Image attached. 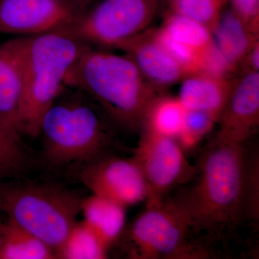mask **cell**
I'll return each mask as SVG.
<instances>
[{
	"label": "cell",
	"instance_id": "cell-4",
	"mask_svg": "<svg viewBox=\"0 0 259 259\" xmlns=\"http://www.w3.org/2000/svg\"><path fill=\"white\" fill-rule=\"evenodd\" d=\"M65 88L67 96L56 99L40 123L44 156L52 166L90 161L102 154L110 139L108 126L88 95Z\"/></svg>",
	"mask_w": 259,
	"mask_h": 259
},
{
	"label": "cell",
	"instance_id": "cell-10",
	"mask_svg": "<svg viewBox=\"0 0 259 259\" xmlns=\"http://www.w3.org/2000/svg\"><path fill=\"white\" fill-rule=\"evenodd\" d=\"M79 18L56 0H0V33H45L69 28Z\"/></svg>",
	"mask_w": 259,
	"mask_h": 259
},
{
	"label": "cell",
	"instance_id": "cell-12",
	"mask_svg": "<svg viewBox=\"0 0 259 259\" xmlns=\"http://www.w3.org/2000/svg\"><path fill=\"white\" fill-rule=\"evenodd\" d=\"M115 48L131 57L154 88L171 86L187 76L182 66L162 47L154 30L140 32Z\"/></svg>",
	"mask_w": 259,
	"mask_h": 259
},
{
	"label": "cell",
	"instance_id": "cell-3",
	"mask_svg": "<svg viewBox=\"0 0 259 259\" xmlns=\"http://www.w3.org/2000/svg\"><path fill=\"white\" fill-rule=\"evenodd\" d=\"M64 87L76 89L96 102L123 127H142L150 105L158 96L127 54L86 49L69 69Z\"/></svg>",
	"mask_w": 259,
	"mask_h": 259
},
{
	"label": "cell",
	"instance_id": "cell-25",
	"mask_svg": "<svg viewBox=\"0 0 259 259\" xmlns=\"http://www.w3.org/2000/svg\"><path fill=\"white\" fill-rule=\"evenodd\" d=\"M258 159L248 156L245 179V217L258 218Z\"/></svg>",
	"mask_w": 259,
	"mask_h": 259
},
{
	"label": "cell",
	"instance_id": "cell-24",
	"mask_svg": "<svg viewBox=\"0 0 259 259\" xmlns=\"http://www.w3.org/2000/svg\"><path fill=\"white\" fill-rule=\"evenodd\" d=\"M158 41L170 56L182 66L186 74L200 72L202 67V54L174 40L162 30H154Z\"/></svg>",
	"mask_w": 259,
	"mask_h": 259
},
{
	"label": "cell",
	"instance_id": "cell-5",
	"mask_svg": "<svg viewBox=\"0 0 259 259\" xmlns=\"http://www.w3.org/2000/svg\"><path fill=\"white\" fill-rule=\"evenodd\" d=\"M82 199L59 186L0 182V212L47 243L56 255L77 223Z\"/></svg>",
	"mask_w": 259,
	"mask_h": 259
},
{
	"label": "cell",
	"instance_id": "cell-16",
	"mask_svg": "<svg viewBox=\"0 0 259 259\" xmlns=\"http://www.w3.org/2000/svg\"><path fill=\"white\" fill-rule=\"evenodd\" d=\"M212 33L216 47L233 66L244 59L258 40L256 35L234 11L221 14Z\"/></svg>",
	"mask_w": 259,
	"mask_h": 259
},
{
	"label": "cell",
	"instance_id": "cell-11",
	"mask_svg": "<svg viewBox=\"0 0 259 259\" xmlns=\"http://www.w3.org/2000/svg\"><path fill=\"white\" fill-rule=\"evenodd\" d=\"M217 136L243 144L259 125V73L248 71L233 83L231 95L220 117Z\"/></svg>",
	"mask_w": 259,
	"mask_h": 259
},
{
	"label": "cell",
	"instance_id": "cell-26",
	"mask_svg": "<svg viewBox=\"0 0 259 259\" xmlns=\"http://www.w3.org/2000/svg\"><path fill=\"white\" fill-rule=\"evenodd\" d=\"M234 12L256 35L258 30L259 0H232Z\"/></svg>",
	"mask_w": 259,
	"mask_h": 259
},
{
	"label": "cell",
	"instance_id": "cell-8",
	"mask_svg": "<svg viewBox=\"0 0 259 259\" xmlns=\"http://www.w3.org/2000/svg\"><path fill=\"white\" fill-rule=\"evenodd\" d=\"M143 130L134 156L147 185L146 207H151L164 200L173 187L195 176L197 167L187 161L176 139Z\"/></svg>",
	"mask_w": 259,
	"mask_h": 259
},
{
	"label": "cell",
	"instance_id": "cell-21",
	"mask_svg": "<svg viewBox=\"0 0 259 259\" xmlns=\"http://www.w3.org/2000/svg\"><path fill=\"white\" fill-rule=\"evenodd\" d=\"M161 29L174 40L199 52L203 53L214 42L212 32L207 27L177 13H170Z\"/></svg>",
	"mask_w": 259,
	"mask_h": 259
},
{
	"label": "cell",
	"instance_id": "cell-1",
	"mask_svg": "<svg viewBox=\"0 0 259 259\" xmlns=\"http://www.w3.org/2000/svg\"><path fill=\"white\" fill-rule=\"evenodd\" d=\"M4 44L18 63L23 79L20 132L36 137L42 117L65 88L66 74L90 46L68 28L16 37Z\"/></svg>",
	"mask_w": 259,
	"mask_h": 259
},
{
	"label": "cell",
	"instance_id": "cell-23",
	"mask_svg": "<svg viewBox=\"0 0 259 259\" xmlns=\"http://www.w3.org/2000/svg\"><path fill=\"white\" fill-rule=\"evenodd\" d=\"M217 119L199 110H186L183 127L176 140L184 151L194 148L212 131Z\"/></svg>",
	"mask_w": 259,
	"mask_h": 259
},
{
	"label": "cell",
	"instance_id": "cell-20",
	"mask_svg": "<svg viewBox=\"0 0 259 259\" xmlns=\"http://www.w3.org/2000/svg\"><path fill=\"white\" fill-rule=\"evenodd\" d=\"M109 247L84 221L76 223L58 250V258L102 259Z\"/></svg>",
	"mask_w": 259,
	"mask_h": 259
},
{
	"label": "cell",
	"instance_id": "cell-18",
	"mask_svg": "<svg viewBox=\"0 0 259 259\" xmlns=\"http://www.w3.org/2000/svg\"><path fill=\"white\" fill-rule=\"evenodd\" d=\"M30 165L21 135L0 117V182L25 176Z\"/></svg>",
	"mask_w": 259,
	"mask_h": 259
},
{
	"label": "cell",
	"instance_id": "cell-28",
	"mask_svg": "<svg viewBox=\"0 0 259 259\" xmlns=\"http://www.w3.org/2000/svg\"><path fill=\"white\" fill-rule=\"evenodd\" d=\"M245 58L248 59L250 71H258L259 69V46L258 40L255 42Z\"/></svg>",
	"mask_w": 259,
	"mask_h": 259
},
{
	"label": "cell",
	"instance_id": "cell-29",
	"mask_svg": "<svg viewBox=\"0 0 259 259\" xmlns=\"http://www.w3.org/2000/svg\"><path fill=\"white\" fill-rule=\"evenodd\" d=\"M3 223L4 221L0 220V257H1L2 251L3 248V241H4V236H3Z\"/></svg>",
	"mask_w": 259,
	"mask_h": 259
},
{
	"label": "cell",
	"instance_id": "cell-22",
	"mask_svg": "<svg viewBox=\"0 0 259 259\" xmlns=\"http://www.w3.org/2000/svg\"><path fill=\"white\" fill-rule=\"evenodd\" d=\"M228 0H172L173 12L202 23L213 31Z\"/></svg>",
	"mask_w": 259,
	"mask_h": 259
},
{
	"label": "cell",
	"instance_id": "cell-14",
	"mask_svg": "<svg viewBox=\"0 0 259 259\" xmlns=\"http://www.w3.org/2000/svg\"><path fill=\"white\" fill-rule=\"evenodd\" d=\"M126 207L115 201L93 194L83 198V221L110 248L122 234L125 225Z\"/></svg>",
	"mask_w": 259,
	"mask_h": 259
},
{
	"label": "cell",
	"instance_id": "cell-9",
	"mask_svg": "<svg viewBox=\"0 0 259 259\" xmlns=\"http://www.w3.org/2000/svg\"><path fill=\"white\" fill-rule=\"evenodd\" d=\"M76 166L78 179L93 194L125 207L147 199L146 180L134 156L121 158L102 154Z\"/></svg>",
	"mask_w": 259,
	"mask_h": 259
},
{
	"label": "cell",
	"instance_id": "cell-13",
	"mask_svg": "<svg viewBox=\"0 0 259 259\" xmlns=\"http://www.w3.org/2000/svg\"><path fill=\"white\" fill-rule=\"evenodd\" d=\"M233 83L226 76L194 73L184 78L178 97L186 110L207 112L214 116L218 122Z\"/></svg>",
	"mask_w": 259,
	"mask_h": 259
},
{
	"label": "cell",
	"instance_id": "cell-15",
	"mask_svg": "<svg viewBox=\"0 0 259 259\" xmlns=\"http://www.w3.org/2000/svg\"><path fill=\"white\" fill-rule=\"evenodd\" d=\"M23 92L18 63L3 42L0 44V117L21 136L20 112Z\"/></svg>",
	"mask_w": 259,
	"mask_h": 259
},
{
	"label": "cell",
	"instance_id": "cell-19",
	"mask_svg": "<svg viewBox=\"0 0 259 259\" xmlns=\"http://www.w3.org/2000/svg\"><path fill=\"white\" fill-rule=\"evenodd\" d=\"M186 109L178 97H156L145 115L143 128L176 139L180 135Z\"/></svg>",
	"mask_w": 259,
	"mask_h": 259
},
{
	"label": "cell",
	"instance_id": "cell-6",
	"mask_svg": "<svg viewBox=\"0 0 259 259\" xmlns=\"http://www.w3.org/2000/svg\"><path fill=\"white\" fill-rule=\"evenodd\" d=\"M193 231L190 215L181 199L164 200L146 207L135 220L130 238L139 258L187 259L205 256L204 250L187 240Z\"/></svg>",
	"mask_w": 259,
	"mask_h": 259
},
{
	"label": "cell",
	"instance_id": "cell-17",
	"mask_svg": "<svg viewBox=\"0 0 259 259\" xmlns=\"http://www.w3.org/2000/svg\"><path fill=\"white\" fill-rule=\"evenodd\" d=\"M3 236L0 259L57 258L56 252L47 243L10 220L3 223Z\"/></svg>",
	"mask_w": 259,
	"mask_h": 259
},
{
	"label": "cell",
	"instance_id": "cell-7",
	"mask_svg": "<svg viewBox=\"0 0 259 259\" xmlns=\"http://www.w3.org/2000/svg\"><path fill=\"white\" fill-rule=\"evenodd\" d=\"M158 0H102L69 30L83 41L116 47L144 31L156 13Z\"/></svg>",
	"mask_w": 259,
	"mask_h": 259
},
{
	"label": "cell",
	"instance_id": "cell-2",
	"mask_svg": "<svg viewBox=\"0 0 259 259\" xmlns=\"http://www.w3.org/2000/svg\"><path fill=\"white\" fill-rule=\"evenodd\" d=\"M248 156L243 144L216 136L197 168L198 180L184 199L194 231L218 234L245 217Z\"/></svg>",
	"mask_w": 259,
	"mask_h": 259
},
{
	"label": "cell",
	"instance_id": "cell-27",
	"mask_svg": "<svg viewBox=\"0 0 259 259\" xmlns=\"http://www.w3.org/2000/svg\"><path fill=\"white\" fill-rule=\"evenodd\" d=\"M74 10L80 18L91 9L95 0H56Z\"/></svg>",
	"mask_w": 259,
	"mask_h": 259
}]
</instances>
